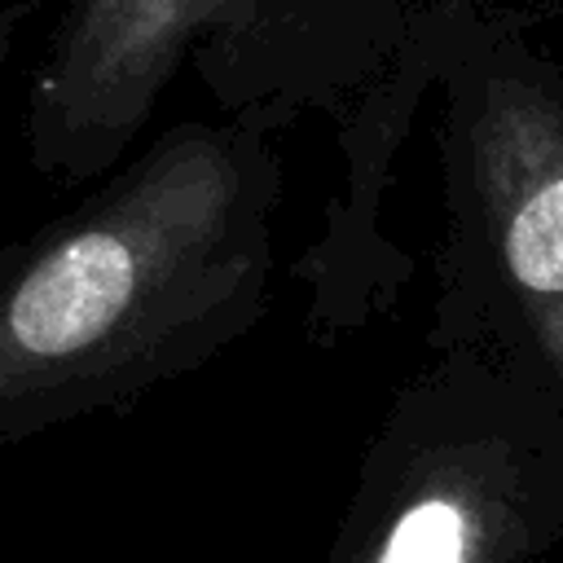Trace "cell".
<instances>
[{"instance_id": "obj_6", "label": "cell", "mask_w": 563, "mask_h": 563, "mask_svg": "<svg viewBox=\"0 0 563 563\" xmlns=\"http://www.w3.org/2000/svg\"><path fill=\"white\" fill-rule=\"evenodd\" d=\"M26 13H31V4H13V9L0 13V66H4V57H9V48H13V35H18V26L26 22Z\"/></svg>"}, {"instance_id": "obj_5", "label": "cell", "mask_w": 563, "mask_h": 563, "mask_svg": "<svg viewBox=\"0 0 563 563\" xmlns=\"http://www.w3.org/2000/svg\"><path fill=\"white\" fill-rule=\"evenodd\" d=\"M488 4L493 0H405L383 66L330 119L339 172L317 233L295 260L312 339L334 343L361 334L378 317H391L413 282V255L387 233V198L413 123L435 92L444 53Z\"/></svg>"}, {"instance_id": "obj_1", "label": "cell", "mask_w": 563, "mask_h": 563, "mask_svg": "<svg viewBox=\"0 0 563 563\" xmlns=\"http://www.w3.org/2000/svg\"><path fill=\"white\" fill-rule=\"evenodd\" d=\"M282 158L180 119L0 251V449L114 413L251 334L273 295Z\"/></svg>"}, {"instance_id": "obj_4", "label": "cell", "mask_w": 563, "mask_h": 563, "mask_svg": "<svg viewBox=\"0 0 563 563\" xmlns=\"http://www.w3.org/2000/svg\"><path fill=\"white\" fill-rule=\"evenodd\" d=\"M563 550V405L515 352L422 334L325 563H550Z\"/></svg>"}, {"instance_id": "obj_3", "label": "cell", "mask_w": 563, "mask_h": 563, "mask_svg": "<svg viewBox=\"0 0 563 563\" xmlns=\"http://www.w3.org/2000/svg\"><path fill=\"white\" fill-rule=\"evenodd\" d=\"M440 238L427 334L528 361L563 405V44L493 4L435 79Z\"/></svg>"}, {"instance_id": "obj_2", "label": "cell", "mask_w": 563, "mask_h": 563, "mask_svg": "<svg viewBox=\"0 0 563 563\" xmlns=\"http://www.w3.org/2000/svg\"><path fill=\"white\" fill-rule=\"evenodd\" d=\"M400 18L405 0H66L26 92V158L57 189L106 176L180 70L224 119L268 136L334 119Z\"/></svg>"}]
</instances>
